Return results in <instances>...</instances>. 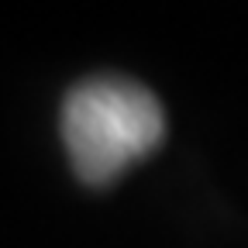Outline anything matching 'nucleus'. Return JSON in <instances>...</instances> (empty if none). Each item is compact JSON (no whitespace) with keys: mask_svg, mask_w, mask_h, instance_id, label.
<instances>
[{"mask_svg":"<svg viewBox=\"0 0 248 248\" xmlns=\"http://www.w3.org/2000/svg\"><path fill=\"white\" fill-rule=\"evenodd\" d=\"M166 114L135 79L93 76L66 93L62 141L83 183L104 186L162 141Z\"/></svg>","mask_w":248,"mask_h":248,"instance_id":"1","label":"nucleus"}]
</instances>
